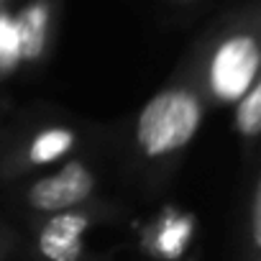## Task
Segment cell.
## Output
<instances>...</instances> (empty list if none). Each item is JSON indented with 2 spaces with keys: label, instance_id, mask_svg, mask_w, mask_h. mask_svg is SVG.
Listing matches in <instances>:
<instances>
[{
  "label": "cell",
  "instance_id": "1",
  "mask_svg": "<svg viewBox=\"0 0 261 261\" xmlns=\"http://www.w3.org/2000/svg\"><path fill=\"white\" fill-rule=\"evenodd\" d=\"M205 92L197 80L172 82L154 92L141 108L134 146L149 164H169L195 141L205 120Z\"/></svg>",
  "mask_w": 261,
  "mask_h": 261
},
{
  "label": "cell",
  "instance_id": "2",
  "mask_svg": "<svg viewBox=\"0 0 261 261\" xmlns=\"http://www.w3.org/2000/svg\"><path fill=\"white\" fill-rule=\"evenodd\" d=\"M261 67L258 29L246 18L220 34L200 62V87L213 102H236L256 80Z\"/></svg>",
  "mask_w": 261,
  "mask_h": 261
},
{
  "label": "cell",
  "instance_id": "3",
  "mask_svg": "<svg viewBox=\"0 0 261 261\" xmlns=\"http://www.w3.org/2000/svg\"><path fill=\"white\" fill-rule=\"evenodd\" d=\"M97 190V174L85 159H69L57 172L29 185L23 202L36 215H54L87 205Z\"/></svg>",
  "mask_w": 261,
  "mask_h": 261
},
{
  "label": "cell",
  "instance_id": "4",
  "mask_svg": "<svg viewBox=\"0 0 261 261\" xmlns=\"http://www.w3.org/2000/svg\"><path fill=\"white\" fill-rule=\"evenodd\" d=\"M87 205L44 215L46 220L39 225L34 238V251L41 261H87L85 238L100 218L97 210Z\"/></svg>",
  "mask_w": 261,
  "mask_h": 261
},
{
  "label": "cell",
  "instance_id": "5",
  "mask_svg": "<svg viewBox=\"0 0 261 261\" xmlns=\"http://www.w3.org/2000/svg\"><path fill=\"white\" fill-rule=\"evenodd\" d=\"M54 8L57 0H29L13 16L21 41V62L36 64L46 57L51 31H54Z\"/></svg>",
  "mask_w": 261,
  "mask_h": 261
},
{
  "label": "cell",
  "instance_id": "6",
  "mask_svg": "<svg viewBox=\"0 0 261 261\" xmlns=\"http://www.w3.org/2000/svg\"><path fill=\"white\" fill-rule=\"evenodd\" d=\"M77 146V134L67 125H46L29 139L23 146V167H49L62 162Z\"/></svg>",
  "mask_w": 261,
  "mask_h": 261
},
{
  "label": "cell",
  "instance_id": "7",
  "mask_svg": "<svg viewBox=\"0 0 261 261\" xmlns=\"http://www.w3.org/2000/svg\"><path fill=\"white\" fill-rule=\"evenodd\" d=\"M192 233H195L192 215L179 213V210H167L159 218V223L154 225L151 238H149V246H151L154 256L179 258L185 253L187 243L192 241Z\"/></svg>",
  "mask_w": 261,
  "mask_h": 261
},
{
  "label": "cell",
  "instance_id": "8",
  "mask_svg": "<svg viewBox=\"0 0 261 261\" xmlns=\"http://www.w3.org/2000/svg\"><path fill=\"white\" fill-rule=\"evenodd\" d=\"M233 128L246 144H253L258 139L261 134V85L258 80L236 100Z\"/></svg>",
  "mask_w": 261,
  "mask_h": 261
},
{
  "label": "cell",
  "instance_id": "9",
  "mask_svg": "<svg viewBox=\"0 0 261 261\" xmlns=\"http://www.w3.org/2000/svg\"><path fill=\"white\" fill-rule=\"evenodd\" d=\"M21 64V41L16 31V18L8 11H0V74H11Z\"/></svg>",
  "mask_w": 261,
  "mask_h": 261
},
{
  "label": "cell",
  "instance_id": "10",
  "mask_svg": "<svg viewBox=\"0 0 261 261\" xmlns=\"http://www.w3.org/2000/svg\"><path fill=\"white\" fill-rule=\"evenodd\" d=\"M251 246L253 251H258L261 246V185H253L251 192Z\"/></svg>",
  "mask_w": 261,
  "mask_h": 261
},
{
  "label": "cell",
  "instance_id": "11",
  "mask_svg": "<svg viewBox=\"0 0 261 261\" xmlns=\"http://www.w3.org/2000/svg\"><path fill=\"white\" fill-rule=\"evenodd\" d=\"M3 251H6V248H3V241H0V258H3Z\"/></svg>",
  "mask_w": 261,
  "mask_h": 261
},
{
  "label": "cell",
  "instance_id": "12",
  "mask_svg": "<svg viewBox=\"0 0 261 261\" xmlns=\"http://www.w3.org/2000/svg\"><path fill=\"white\" fill-rule=\"evenodd\" d=\"M0 3H3V0H0Z\"/></svg>",
  "mask_w": 261,
  "mask_h": 261
}]
</instances>
